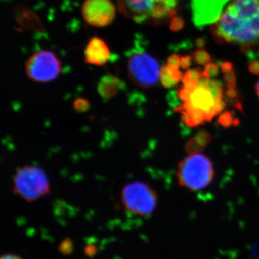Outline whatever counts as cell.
Here are the masks:
<instances>
[{"mask_svg":"<svg viewBox=\"0 0 259 259\" xmlns=\"http://www.w3.org/2000/svg\"><path fill=\"white\" fill-rule=\"evenodd\" d=\"M218 44L243 48L259 44V0H233L210 26Z\"/></svg>","mask_w":259,"mask_h":259,"instance_id":"6da1fadb","label":"cell"},{"mask_svg":"<svg viewBox=\"0 0 259 259\" xmlns=\"http://www.w3.org/2000/svg\"><path fill=\"white\" fill-rule=\"evenodd\" d=\"M221 83L209 78L184 81L179 89L182 105L178 107L186 125L195 127L212 120L225 107Z\"/></svg>","mask_w":259,"mask_h":259,"instance_id":"7a4b0ae2","label":"cell"},{"mask_svg":"<svg viewBox=\"0 0 259 259\" xmlns=\"http://www.w3.org/2000/svg\"><path fill=\"white\" fill-rule=\"evenodd\" d=\"M122 14L135 23L158 25L176 16L182 0H117Z\"/></svg>","mask_w":259,"mask_h":259,"instance_id":"3957f363","label":"cell"},{"mask_svg":"<svg viewBox=\"0 0 259 259\" xmlns=\"http://www.w3.org/2000/svg\"><path fill=\"white\" fill-rule=\"evenodd\" d=\"M177 180L182 187L191 190L205 188L214 177V168L208 158L204 155L190 154L179 164Z\"/></svg>","mask_w":259,"mask_h":259,"instance_id":"277c9868","label":"cell"},{"mask_svg":"<svg viewBox=\"0 0 259 259\" xmlns=\"http://www.w3.org/2000/svg\"><path fill=\"white\" fill-rule=\"evenodd\" d=\"M13 190L26 202H35L50 192L47 174L39 167L25 166L18 168L13 180Z\"/></svg>","mask_w":259,"mask_h":259,"instance_id":"5b68a950","label":"cell"},{"mask_svg":"<svg viewBox=\"0 0 259 259\" xmlns=\"http://www.w3.org/2000/svg\"><path fill=\"white\" fill-rule=\"evenodd\" d=\"M161 68L158 61L144 49H131L127 59V73L132 82L139 88L155 86L160 79Z\"/></svg>","mask_w":259,"mask_h":259,"instance_id":"8992f818","label":"cell"},{"mask_svg":"<svg viewBox=\"0 0 259 259\" xmlns=\"http://www.w3.org/2000/svg\"><path fill=\"white\" fill-rule=\"evenodd\" d=\"M121 199L127 212L139 216L151 214L157 204L155 191L147 184L139 181L125 186Z\"/></svg>","mask_w":259,"mask_h":259,"instance_id":"52a82bcc","label":"cell"},{"mask_svg":"<svg viewBox=\"0 0 259 259\" xmlns=\"http://www.w3.org/2000/svg\"><path fill=\"white\" fill-rule=\"evenodd\" d=\"M61 62L55 53L41 50L34 53L25 64L29 79L36 82L47 83L56 79L60 74Z\"/></svg>","mask_w":259,"mask_h":259,"instance_id":"ba28073f","label":"cell"},{"mask_svg":"<svg viewBox=\"0 0 259 259\" xmlns=\"http://www.w3.org/2000/svg\"><path fill=\"white\" fill-rule=\"evenodd\" d=\"M81 13L89 25L103 28L113 22L116 8L111 0H85Z\"/></svg>","mask_w":259,"mask_h":259,"instance_id":"9c48e42d","label":"cell"},{"mask_svg":"<svg viewBox=\"0 0 259 259\" xmlns=\"http://www.w3.org/2000/svg\"><path fill=\"white\" fill-rule=\"evenodd\" d=\"M231 1L233 0H192V17L196 26L202 28L212 25Z\"/></svg>","mask_w":259,"mask_h":259,"instance_id":"30bf717a","label":"cell"},{"mask_svg":"<svg viewBox=\"0 0 259 259\" xmlns=\"http://www.w3.org/2000/svg\"><path fill=\"white\" fill-rule=\"evenodd\" d=\"M110 51L106 42L99 37H93L85 48L84 59L87 64L102 66L110 60Z\"/></svg>","mask_w":259,"mask_h":259,"instance_id":"8fae6325","label":"cell"},{"mask_svg":"<svg viewBox=\"0 0 259 259\" xmlns=\"http://www.w3.org/2000/svg\"><path fill=\"white\" fill-rule=\"evenodd\" d=\"M121 87V81L112 75L103 76L98 84V91L105 97H111L115 95Z\"/></svg>","mask_w":259,"mask_h":259,"instance_id":"7c38bea8","label":"cell"},{"mask_svg":"<svg viewBox=\"0 0 259 259\" xmlns=\"http://www.w3.org/2000/svg\"><path fill=\"white\" fill-rule=\"evenodd\" d=\"M183 75L180 69L164 66L161 69L160 72V80L162 85L165 88H170L175 87L179 81H182Z\"/></svg>","mask_w":259,"mask_h":259,"instance_id":"4fadbf2b","label":"cell"},{"mask_svg":"<svg viewBox=\"0 0 259 259\" xmlns=\"http://www.w3.org/2000/svg\"><path fill=\"white\" fill-rule=\"evenodd\" d=\"M210 139L209 134L202 131L190 140L186 146V149L190 154L199 153L207 146Z\"/></svg>","mask_w":259,"mask_h":259,"instance_id":"5bb4252c","label":"cell"},{"mask_svg":"<svg viewBox=\"0 0 259 259\" xmlns=\"http://www.w3.org/2000/svg\"><path fill=\"white\" fill-rule=\"evenodd\" d=\"M194 59L197 64L202 65V66L209 64L212 60L209 53L204 49H198L196 51L194 54Z\"/></svg>","mask_w":259,"mask_h":259,"instance_id":"9a60e30c","label":"cell"},{"mask_svg":"<svg viewBox=\"0 0 259 259\" xmlns=\"http://www.w3.org/2000/svg\"><path fill=\"white\" fill-rule=\"evenodd\" d=\"M220 71L219 65L215 63H210L205 65L204 69L202 71V77L212 79L214 76H217Z\"/></svg>","mask_w":259,"mask_h":259,"instance_id":"2e32d148","label":"cell"},{"mask_svg":"<svg viewBox=\"0 0 259 259\" xmlns=\"http://www.w3.org/2000/svg\"><path fill=\"white\" fill-rule=\"evenodd\" d=\"M59 250L64 255H69L74 250V245L70 239L64 240L59 247Z\"/></svg>","mask_w":259,"mask_h":259,"instance_id":"e0dca14e","label":"cell"},{"mask_svg":"<svg viewBox=\"0 0 259 259\" xmlns=\"http://www.w3.org/2000/svg\"><path fill=\"white\" fill-rule=\"evenodd\" d=\"M181 56L178 54H174L167 59V66L170 67L180 69L181 66Z\"/></svg>","mask_w":259,"mask_h":259,"instance_id":"ac0fdd59","label":"cell"},{"mask_svg":"<svg viewBox=\"0 0 259 259\" xmlns=\"http://www.w3.org/2000/svg\"><path fill=\"white\" fill-rule=\"evenodd\" d=\"M185 22L182 18H177L175 16V18H172L171 20V24H170V28L173 31L177 32L179 30H182L183 28Z\"/></svg>","mask_w":259,"mask_h":259,"instance_id":"d6986e66","label":"cell"},{"mask_svg":"<svg viewBox=\"0 0 259 259\" xmlns=\"http://www.w3.org/2000/svg\"><path fill=\"white\" fill-rule=\"evenodd\" d=\"M192 64V57L190 56H185L181 58V67L183 69H188Z\"/></svg>","mask_w":259,"mask_h":259,"instance_id":"ffe728a7","label":"cell"},{"mask_svg":"<svg viewBox=\"0 0 259 259\" xmlns=\"http://www.w3.org/2000/svg\"><path fill=\"white\" fill-rule=\"evenodd\" d=\"M248 70L251 74L259 75V62L253 61L248 65Z\"/></svg>","mask_w":259,"mask_h":259,"instance_id":"44dd1931","label":"cell"},{"mask_svg":"<svg viewBox=\"0 0 259 259\" xmlns=\"http://www.w3.org/2000/svg\"><path fill=\"white\" fill-rule=\"evenodd\" d=\"M221 69L223 74H228L233 71V66L231 63L230 62H223L221 66Z\"/></svg>","mask_w":259,"mask_h":259,"instance_id":"7402d4cb","label":"cell"},{"mask_svg":"<svg viewBox=\"0 0 259 259\" xmlns=\"http://www.w3.org/2000/svg\"><path fill=\"white\" fill-rule=\"evenodd\" d=\"M84 252L85 254L88 255V256L93 257L97 253L96 246L93 245H89L85 248Z\"/></svg>","mask_w":259,"mask_h":259,"instance_id":"603a6c76","label":"cell"},{"mask_svg":"<svg viewBox=\"0 0 259 259\" xmlns=\"http://www.w3.org/2000/svg\"><path fill=\"white\" fill-rule=\"evenodd\" d=\"M225 116H223L221 119V122L223 124V125H230L232 122V117L231 115L229 114H227V115H224Z\"/></svg>","mask_w":259,"mask_h":259,"instance_id":"cb8c5ba5","label":"cell"},{"mask_svg":"<svg viewBox=\"0 0 259 259\" xmlns=\"http://www.w3.org/2000/svg\"><path fill=\"white\" fill-rule=\"evenodd\" d=\"M0 259H23L21 257L19 256V255H13V254H5L2 255L0 257Z\"/></svg>","mask_w":259,"mask_h":259,"instance_id":"d4e9b609","label":"cell"},{"mask_svg":"<svg viewBox=\"0 0 259 259\" xmlns=\"http://www.w3.org/2000/svg\"><path fill=\"white\" fill-rule=\"evenodd\" d=\"M255 91H256L257 95H258L259 98V81L257 83L256 86H255Z\"/></svg>","mask_w":259,"mask_h":259,"instance_id":"484cf974","label":"cell"}]
</instances>
